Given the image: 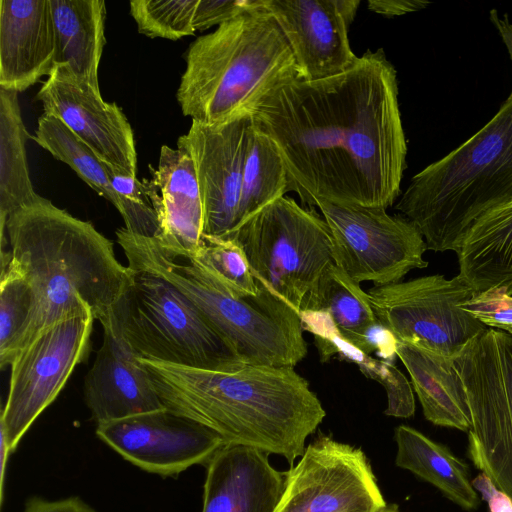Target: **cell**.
Returning <instances> with one entry per match:
<instances>
[{"instance_id": "obj_1", "label": "cell", "mask_w": 512, "mask_h": 512, "mask_svg": "<svg viewBox=\"0 0 512 512\" xmlns=\"http://www.w3.org/2000/svg\"><path fill=\"white\" fill-rule=\"evenodd\" d=\"M398 95L395 67L382 48L369 49L342 74L283 84L251 117L278 147L303 204L387 209L406 168Z\"/></svg>"}, {"instance_id": "obj_2", "label": "cell", "mask_w": 512, "mask_h": 512, "mask_svg": "<svg viewBox=\"0 0 512 512\" xmlns=\"http://www.w3.org/2000/svg\"><path fill=\"white\" fill-rule=\"evenodd\" d=\"M137 358L167 410L207 427L226 445L277 454L291 465L326 416L294 367L215 371Z\"/></svg>"}, {"instance_id": "obj_3", "label": "cell", "mask_w": 512, "mask_h": 512, "mask_svg": "<svg viewBox=\"0 0 512 512\" xmlns=\"http://www.w3.org/2000/svg\"><path fill=\"white\" fill-rule=\"evenodd\" d=\"M0 236L1 248L8 245L1 250V264L25 279L34 299L18 352L69 315L91 311L102 328L111 326L133 270L117 259L113 243L91 222L40 196L11 214Z\"/></svg>"}, {"instance_id": "obj_4", "label": "cell", "mask_w": 512, "mask_h": 512, "mask_svg": "<svg viewBox=\"0 0 512 512\" xmlns=\"http://www.w3.org/2000/svg\"><path fill=\"white\" fill-rule=\"evenodd\" d=\"M176 92L194 122L220 124L251 116L275 89L298 78L292 50L264 0L188 47Z\"/></svg>"}, {"instance_id": "obj_5", "label": "cell", "mask_w": 512, "mask_h": 512, "mask_svg": "<svg viewBox=\"0 0 512 512\" xmlns=\"http://www.w3.org/2000/svg\"><path fill=\"white\" fill-rule=\"evenodd\" d=\"M512 200V92L496 114L443 158L415 174L395 205L427 249L458 253L473 225Z\"/></svg>"}, {"instance_id": "obj_6", "label": "cell", "mask_w": 512, "mask_h": 512, "mask_svg": "<svg viewBox=\"0 0 512 512\" xmlns=\"http://www.w3.org/2000/svg\"><path fill=\"white\" fill-rule=\"evenodd\" d=\"M116 237L130 268L154 273L177 288L246 365L295 367L306 356L299 313L259 280L257 295L236 297L188 260L167 254L155 238L126 228Z\"/></svg>"}, {"instance_id": "obj_7", "label": "cell", "mask_w": 512, "mask_h": 512, "mask_svg": "<svg viewBox=\"0 0 512 512\" xmlns=\"http://www.w3.org/2000/svg\"><path fill=\"white\" fill-rule=\"evenodd\" d=\"M132 270L109 328L138 357L215 371L247 366L177 288L154 273Z\"/></svg>"}, {"instance_id": "obj_8", "label": "cell", "mask_w": 512, "mask_h": 512, "mask_svg": "<svg viewBox=\"0 0 512 512\" xmlns=\"http://www.w3.org/2000/svg\"><path fill=\"white\" fill-rule=\"evenodd\" d=\"M226 237L241 246L255 278L297 313L306 295L334 263L332 235L323 216L286 195Z\"/></svg>"}, {"instance_id": "obj_9", "label": "cell", "mask_w": 512, "mask_h": 512, "mask_svg": "<svg viewBox=\"0 0 512 512\" xmlns=\"http://www.w3.org/2000/svg\"><path fill=\"white\" fill-rule=\"evenodd\" d=\"M453 359L471 413L469 456L512 498V335L486 328Z\"/></svg>"}, {"instance_id": "obj_10", "label": "cell", "mask_w": 512, "mask_h": 512, "mask_svg": "<svg viewBox=\"0 0 512 512\" xmlns=\"http://www.w3.org/2000/svg\"><path fill=\"white\" fill-rule=\"evenodd\" d=\"M378 321L398 342L454 356L487 327L462 304L476 294L459 275H428L367 290Z\"/></svg>"}, {"instance_id": "obj_11", "label": "cell", "mask_w": 512, "mask_h": 512, "mask_svg": "<svg viewBox=\"0 0 512 512\" xmlns=\"http://www.w3.org/2000/svg\"><path fill=\"white\" fill-rule=\"evenodd\" d=\"M94 320L91 311L69 315L39 332L14 357L0 415V430L12 452L88 358Z\"/></svg>"}, {"instance_id": "obj_12", "label": "cell", "mask_w": 512, "mask_h": 512, "mask_svg": "<svg viewBox=\"0 0 512 512\" xmlns=\"http://www.w3.org/2000/svg\"><path fill=\"white\" fill-rule=\"evenodd\" d=\"M327 222L334 263L359 284L398 283L413 269L428 266L426 242L416 226L382 207L315 202Z\"/></svg>"}, {"instance_id": "obj_13", "label": "cell", "mask_w": 512, "mask_h": 512, "mask_svg": "<svg viewBox=\"0 0 512 512\" xmlns=\"http://www.w3.org/2000/svg\"><path fill=\"white\" fill-rule=\"evenodd\" d=\"M285 473L275 512H379L387 506L365 453L320 435Z\"/></svg>"}, {"instance_id": "obj_14", "label": "cell", "mask_w": 512, "mask_h": 512, "mask_svg": "<svg viewBox=\"0 0 512 512\" xmlns=\"http://www.w3.org/2000/svg\"><path fill=\"white\" fill-rule=\"evenodd\" d=\"M96 435L125 460L163 477L207 464L226 445L217 433L166 408L97 424Z\"/></svg>"}, {"instance_id": "obj_15", "label": "cell", "mask_w": 512, "mask_h": 512, "mask_svg": "<svg viewBox=\"0 0 512 512\" xmlns=\"http://www.w3.org/2000/svg\"><path fill=\"white\" fill-rule=\"evenodd\" d=\"M252 117L220 124L192 121L177 140L193 160L203 203V234L228 236L237 225Z\"/></svg>"}, {"instance_id": "obj_16", "label": "cell", "mask_w": 512, "mask_h": 512, "mask_svg": "<svg viewBox=\"0 0 512 512\" xmlns=\"http://www.w3.org/2000/svg\"><path fill=\"white\" fill-rule=\"evenodd\" d=\"M44 113L61 120L105 163L136 178L133 130L116 103L79 80L66 66H56L35 97Z\"/></svg>"}, {"instance_id": "obj_17", "label": "cell", "mask_w": 512, "mask_h": 512, "mask_svg": "<svg viewBox=\"0 0 512 512\" xmlns=\"http://www.w3.org/2000/svg\"><path fill=\"white\" fill-rule=\"evenodd\" d=\"M264 4L292 50L298 79L334 77L358 62L348 31L359 0H264Z\"/></svg>"}, {"instance_id": "obj_18", "label": "cell", "mask_w": 512, "mask_h": 512, "mask_svg": "<svg viewBox=\"0 0 512 512\" xmlns=\"http://www.w3.org/2000/svg\"><path fill=\"white\" fill-rule=\"evenodd\" d=\"M151 178L143 179L145 193L157 214L160 233L155 238L170 256L190 259L203 234V203L194 163L183 149L163 145Z\"/></svg>"}, {"instance_id": "obj_19", "label": "cell", "mask_w": 512, "mask_h": 512, "mask_svg": "<svg viewBox=\"0 0 512 512\" xmlns=\"http://www.w3.org/2000/svg\"><path fill=\"white\" fill-rule=\"evenodd\" d=\"M84 395L96 424L165 409L137 355L109 327L103 328Z\"/></svg>"}, {"instance_id": "obj_20", "label": "cell", "mask_w": 512, "mask_h": 512, "mask_svg": "<svg viewBox=\"0 0 512 512\" xmlns=\"http://www.w3.org/2000/svg\"><path fill=\"white\" fill-rule=\"evenodd\" d=\"M50 0L0 1V88L23 92L55 68Z\"/></svg>"}, {"instance_id": "obj_21", "label": "cell", "mask_w": 512, "mask_h": 512, "mask_svg": "<svg viewBox=\"0 0 512 512\" xmlns=\"http://www.w3.org/2000/svg\"><path fill=\"white\" fill-rule=\"evenodd\" d=\"M284 486L265 452L224 445L207 463L202 512H275Z\"/></svg>"}, {"instance_id": "obj_22", "label": "cell", "mask_w": 512, "mask_h": 512, "mask_svg": "<svg viewBox=\"0 0 512 512\" xmlns=\"http://www.w3.org/2000/svg\"><path fill=\"white\" fill-rule=\"evenodd\" d=\"M397 357L406 367L425 418L434 425L468 432L471 413L454 356L398 342Z\"/></svg>"}, {"instance_id": "obj_23", "label": "cell", "mask_w": 512, "mask_h": 512, "mask_svg": "<svg viewBox=\"0 0 512 512\" xmlns=\"http://www.w3.org/2000/svg\"><path fill=\"white\" fill-rule=\"evenodd\" d=\"M55 67L66 66L79 80L100 92L98 67L105 46L103 0H50Z\"/></svg>"}, {"instance_id": "obj_24", "label": "cell", "mask_w": 512, "mask_h": 512, "mask_svg": "<svg viewBox=\"0 0 512 512\" xmlns=\"http://www.w3.org/2000/svg\"><path fill=\"white\" fill-rule=\"evenodd\" d=\"M456 254L458 275L476 293L504 288L512 295V200L480 218Z\"/></svg>"}, {"instance_id": "obj_25", "label": "cell", "mask_w": 512, "mask_h": 512, "mask_svg": "<svg viewBox=\"0 0 512 512\" xmlns=\"http://www.w3.org/2000/svg\"><path fill=\"white\" fill-rule=\"evenodd\" d=\"M395 441V463L398 467L429 482L461 508H477L479 497L468 467L447 447L407 425L395 429Z\"/></svg>"}, {"instance_id": "obj_26", "label": "cell", "mask_w": 512, "mask_h": 512, "mask_svg": "<svg viewBox=\"0 0 512 512\" xmlns=\"http://www.w3.org/2000/svg\"><path fill=\"white\" fill-rule=\"evenodd\" d=\"M302 310L324 312L344 341L367 354L366 337L378 319L367 292L335 263L306 295Z\"/></svg>"}, {"instance_id": "obj_27", "label": "cell", "mask_w": 512, "mask_h": 512, "mask_svg": "<svg viewBox=\"0 0 512 512\" xmlns=\"http://www.w3.org/2000/svg\"><path fill=\"white\" fill-rule=\"evenodd\" d=\"M303 329L314 335L322 361L338 355L340 359L357 365L367 378L378 382L386 391L385 414L409 418L415 413V399L411 383L393 364L376 359L344 341L336 332L329 317L322 312H309L302 318Z\"/></svg>"}, {"instance_id": "obj_28", "label": "cell", "mask_w": 512, "mask_h": 512, "mask_svg": "<svg viewBox=\"0 0 512 512\" xmlns=\"http://www.w3.org/2000/svg\"><path fill=\"white\" fill-rule=\"evenodd\" d=\"M18 93L0 88V231L11 214L40 198L30 179Z\"/></svg>"}, {"instance_id": "obj_29", "label": "cell", "mask_w": 512, "mask_h": 512, "mask_svg": "<svg viewBox=\"0 0 512 512\" xmlns=\"http://www.w3.org/2000/svg\"><path fill=\"white\" fill-rule=\"evenodd\" d=\"M289 191L290 180L278 147L252 121L236 227Z\"/></svg>"}, {"instance_id": "obj_30", "label": "cell", "mask_w": 512, "mask_h": 512, "mask_svg": "<svg viewBox=\"0 0 512 512\" xmlns=\"http://www.w3.org/2000/svg\"><path fill=\"white\" fill-rule=\"evenodd\" d=\"M33 139L54 158L67 164L96 193L119 211L120 200L108 174V164L80 140L61 120L43 113Z\"/></svg>"}, {"instance_id": "obj_31", "label": "cell", "mask_w": 512, "mask_h": 512, "mask_svg": "<svg viewBox=\"0 0 512 512\" xmlns=\"http://www.w3.org/2000/svg\"><path fill=\"white\" fill-rule=\"evenodd\" d=\"M222 290L236 297L255 296V278L241 246L229 237L202 234L195 254L186 259Z\"/></svg>"}, {"instance_id": "obj_32", "label": "cell", "mask_w": 512, "mask_h": 512, "mask_svg": "<svg viewBox=\"0 0 512 512\" xmlns=\"http://www.w3.org/2000/svg\"><path fill=\"white\" fill-rule=\"evenodd\" d=\"M29 284L7 264L0 273V367L10 366L18 352L32 308Z\"/></svg>"}, {"instance_id": "obj_33", "label": "cell", "mask_w": 512, "mask_h": 512, "mask_svg": "<svg viewBox=\"0 0 512 512\" xmlns=\"http://www.w3.org/2000/svg\"><path fill=\"white\" fill-rule=\"evenodd\" d=\"M198 0H133L130 14L138 32L149 38L178 40L193 35Z\"/></svg>"}, {"instance_id": "obj_34", "label": "cell", "mask_w": 512, "mask_h": 512, "mask_svg": "<svg viewBox=\"0 0 512 512\" xmlns=\"http://www.w3.org/2000/svg\"><path fill=\"white\" fill-rule=\"evenodd\" d=\"M462 307L486 327L512 335V295L504 288H490L476 293Z\"/></svg>"}, {"instance_id": "obj_35", "label": "cell", "mask_w": 512, "mask_h": 512, "mask_svg": "<svg viewBox=\"0 0 512 512\" xmlns=\"http://www.w3.org/2000/svg\"><path fill=\"white\" fill-rule=\"evenodd\" d=\"M254 0H198L193 20L195 31H205L219 26L245 10Z\"/></svg>"}, {"instance_id": "obj_36", "label": "cell", "mask_w": 512, "mask_h": 512, "mask_svg": "<svg viewBox=\"0 0 512 512\" xmlns=\"http://www.w3.org/2000/svg\"><path fill=\"white\" fill-rule=\"evenodd\" d=\"M23 512H97L79 497L47 500L38 496L30 497Z\"/></svg>"}, {"instance_id": "obj_37", "label": "cell", "mask_w": 512, "mask_h": 512, "mask_svg": "<svg viewBox=\"0 0 512 512\" xmlns=\"http://www.w3.org/2000/svg\"><path fill=\"white\" fill-rule=\"evenodd\" d=\"M472 485L487 502L489 512H512V498L499 489L485 473L476 476Z\"/></svg>"}, {"instance_id": "obj_38", "label": "cell", "mask_w": 512, "mask_h": 512, "mask_svg": "<svg viewBox=\"0 0 512 512\" xmlns=\"http://www.w3.org/2000/svg\"><path fill=\"white\" fill-rule=\"evenodd\" d=\"M429 4L425 0H369L368 9L385 17H394L422 10Z\"/></svg>"}, {"instance_id": "obj_39", "label": "cell", "mask_w": 512, "mask_h": 512, "mask_svg": "<svg viewBox=\"0 0 512 512\" xmlns=\"http://www.w3.org/2000/svg\"><path fill=\"white\" fill-rule=\"evenodd\" d=\"M12 453L7 437L3 431L0 430V504L3 505L4 488H5V475L9 455Z\"/></svg>"}, {"instance_id": "obj_40", "label": "cell", "mask_w": 512, "mask_h": 512, "mask_svg": "<svg viewBox=\"0 0 512 512\" xmlns=\"http://www.w3.org/2000/svg\"><path fill=\"white\" fill-rule=\"evenodd\" d=\"M379 512H399V510L395 505H392V506L387 505L385 508H383Z\"/></svg>"}]
</instances>
